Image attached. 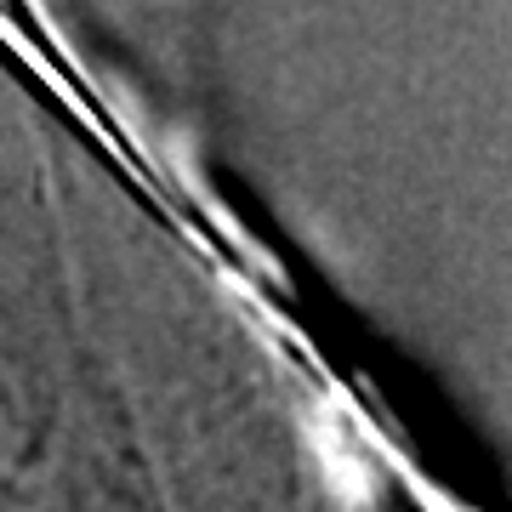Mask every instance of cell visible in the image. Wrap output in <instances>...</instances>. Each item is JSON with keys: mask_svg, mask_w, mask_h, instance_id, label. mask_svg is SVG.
<instances>
[{"mask_svg": "<svg viewBox=\"0 0 512 512\" xmlns=\"http://www.w3.org/2000/svg\"><path fill=\"white\" fill-rule=\"evenodd\" d=\"M29 427H35L29 376H23L18 353L6 348V336H0V467L23 456V444H29Z\"/></svg>", "mask_w": 512, "mask_h": 512, "instance_id": "obj_1", "label": "cell"}]
</instances>
